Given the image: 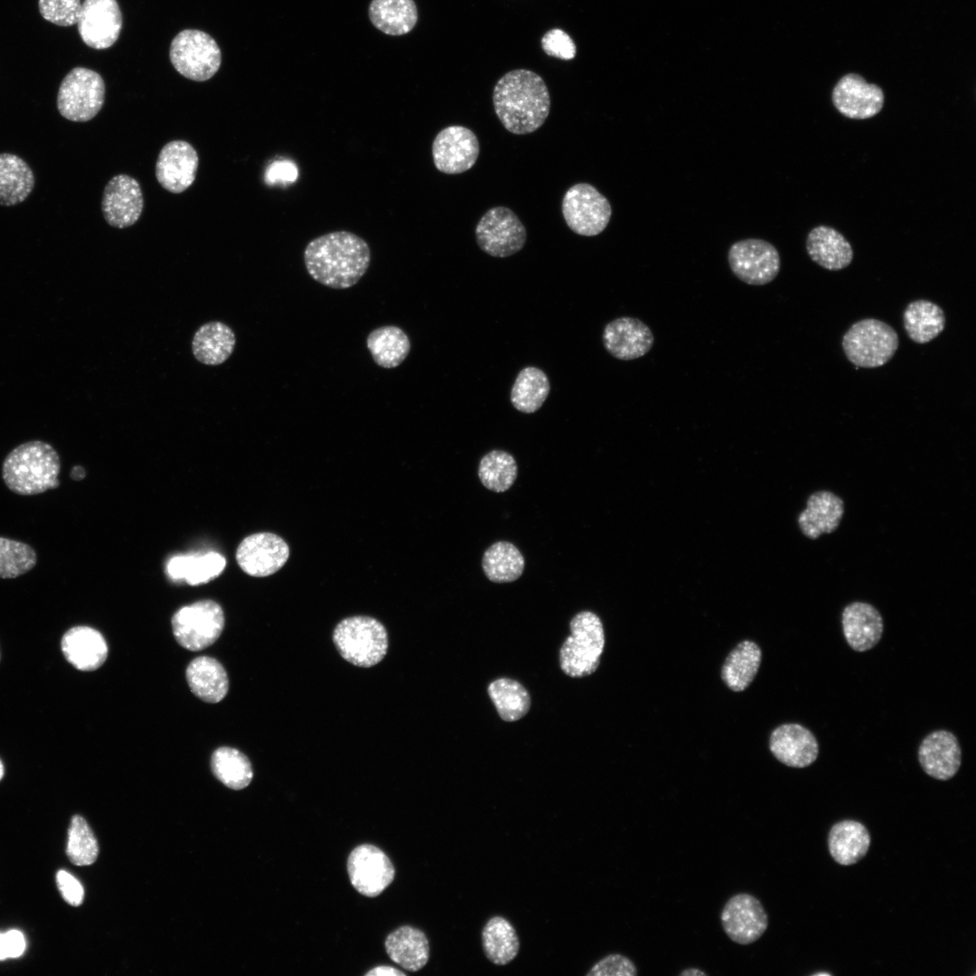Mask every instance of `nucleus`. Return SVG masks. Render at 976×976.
I'll use <instances>...</instances> for the list:
<instances>
[{
  "label": "nucleus",
  "instance_id": "4",
  "mask_svg": "<svg viewBox=\"0 0 976 976\" xmlns=\"http://www.w3.org/2000/svg\"><path fill=\"white\" fill-rule=\"evenodd\" d=\"M333 641L344 660L362 668L380 662L389 647L384 625L367 615H355L340 621L333 630Z\"/></svg>",
  "mask_w": 976,
  "mask_h": 976
},
{
  "label": "nucleus",
  "instance_id": "28",
  "mask_svg": "<svg viewBox=\"0 0 976 976\" xmlns=\"http://www.w3.org/2000/svg\"><path fill=\"white\" fill-rule=\"evenodd\" d=\"M185 675L192 692L204 702H220L228 693L227 672L215 658L209 656L194 658L188 664Z\"/></svg>",
  "mask_w": 976,
  "mask_h": 976
},
{
  "label": "nucleus",
  "instance_id": "30",
  "mask_svg": "<svg viewBox=\"0 0 976 976\" xmlns=\"http://www.w3.org/2000/svg\"><path fill=\"white\" fill-rule=\"evenodd\" d=\"M225 566L226 559L219 552L181 554L167 560L166 573L175 582L184 581L191 586H197L220 576Z\"/></svg>",
  "mask_w": 976,
  "mask_h": 976
},
{
  "label": "nucleus",
  "instance_id": "27",
  "mask_svg": "<svg viewBox=\"0 0 976 976\" xmlns=\"http://www.w3.org/2000/svg\"><path fill=\"white\" fill-rule=\"evenodd\" d=\"M806 250L813 262L831 271L847 267L853 259L850 243L837 230L825 225L808 233Z\"/></svg>",
  "mask_w": 976,
  "mask_h": 976
},
{
  "label": "nucleus",
  "instance_id": "43",
  "mask_svg": "<svg viewBox=\"0 0 976 976\" xmlns=\"http://www.w3.org/2000/svg\"><path fill=\"white\" fill-rule=\"evenodd\" d=\"M518 466L514 457L503 450H492L480 460L478 476L484 487L495 493L509 490L516 480Z\"/></svg>",
  "mask_w": 976,
  "mask_h": 976
},
{
  "label": "nucleus",
  "instance_id": "57",
  "mask_svg": "<svg viewBox=\"0 0 976 976\" xmlns=\"http://www.w3.org/2000/svg\"><path fill=\"white\" fill-rule=\"evenodd\" d=\"M0 657H1V654H0Z\"/></svg>",
  "mask_w": 976,
  "mask_h": 976
},
{
  "label": "nucleus",
  "instance_id": "22",
  "mask_svg": "<svg viewBox=\"0 0 976 976\" xmlns=\"http://www.w3.org/2000/svg\"><path fill=\"white\" fill-rule=\"evenodd\" d=\"M769 749L779 762L795 768L809 766L819 755L815 736L796 723L783 724L774 728L770 735Z\"/></svg>",
  "mask_w": 976,
  "mask_h": 976
},
{
  "label": "nucleus",
  "instance_id": "56",
  "mask_svg": "<svg viewBox=\"0 0 976 976\" xmlns=\"http://www.w3.org/2000/svg\"><path fill=\"white\" fill-rule=\"evenodd\" d=\"M3 775H4V765H3V764H2V762L0 760V780L2 779Z\"/></svg>",
  "mask_w": 976,
  "mask_h": 976
},
{
  "label": "nucleus",
  "instance_id": "15",
  "mask_svg": "<svg viewBox=\"0 0 976 976\" xmlns=\"http://www.w3.org/2000/svg\"><path fill=\"white\" fill-rule=\"evenodd\" d=\"M720 920L728 938L742 945L755 943L768 926V916L763 905L748 893L732 896L721 910Z\"/></svg>",
  "mask_w": 976,
  "mask_h": 976
},
{
  "label": "nucleus",
  "instance_id": "48",
  "mask_svg": "<svg viewBox=\"0 0 976 976\" xmlns=\"http://www.w3.org/2000/svg\"><path fill=\"white\" fill-rule=\"evenodd\" d=\"M544 52L549 55L562 60H571L575 57L577 48L571 37L561 29H552L547 32L541 40Z\"/></svg>",
  "mask_w": 976,
  "mask_h": 976
},
{
  "label": "nucleus",
  "instance_id": "32",
  "mask_svg": "<svg viewBox=\"0 0 976 976\" xmlns=\"http://www.w3.org/2000/svg\"><path fill=\"white\" fill-rule=\"evenodd\" d=\"M235 344L233 331L227 324L213 321L196 331L192 349L198 361L206 365H219L230 356Z\"/></svg>",
  "mask_w": 976,
  "mask_h": 976
},
{
  "label": "nucleus",
  "instance_id": "25",
  "mask_svg": "<svg viewBox=\"0 0 976 976\" xmlns=\"http://www.w3.org/2000/svg\"><path fill=\"white\" fill-rule=\"evenodd\" d=\"M841 624L845 639L857 652L873 648L883 633V618L877 608L865 602H853L842 612Z\"/></svg>",
  "mask_w": 976,
  "mask_h": 976
},
{
  "label": "nucleus",
  "instance_id": "54",
  "mask_svg": "<svg viewBox=\"0 0 976 976\" xmlns=\"http://www.w3.org/2000/svg\"><path fill=\"white\" fill-rule=\"evenodd\" d=\"M70 476L74 480H80L85 476V471L81 466L73 467Z\"/></svg>",
  "mask_w": 976,
  "mask_h": 976
},
{
  "label": "nucleus",
  "instance_id": "46",
  "mask_svg": "<svg viewBox=\"0 0 976 976\" xmlns=\"http://www.w3.org/2000/svg\"><path fill=\"white\" fill-rule=\"evenodd\" d=\"M80 0H39L42 16L57 25L70 26L78 23L81 11Z\"/></svg>",
  "mask_w": 976,
  "mask_h": 976
},
{
  "label": "nucleus",
  "instance_id": "9",
  "mask_svg": "<svg viewBox=\"0 0 976 976\" xmlns=\"http://www.w3.org/2000/svg\"><path fill=\"white\" fill-rule=\"evenodd\" d=\"M169 54L174 69L195 81L210 80L221 63V52L215 40L199 30L180 32L172 41Z\"/></svg>",
  "mask_w": 976,
  "mask_h": 976
},
{
  "label": "nucleus",
  "instance_id": "40",
  "mask_svg": "<svg viewBox=\"0 0 976 976\" xmlns=\"http://www.w3.org/2000/svg\"><path fill=\"white\" fill-rule=\"evenodd\" d=\"M482 567L490 581L509 583L517 580L522 575L525 560L515 545L502 540L492 544L485 550Z\"/></svg>",
  "mask_w": 976,
  "mask_h": 976
},
{
  "label": "nucleus",
  "instance_id": "2",
  "mask_svg": "<svg viewBox=\"0 0 976 976\" xmlns=\"http://www.w3.org/2000/svg\"><path fill=\"white\" fill-rule=\"evenodd\" d=\"M493 104L506 130L514 135H527L538 130L546 121L550 98L542 78L521 69L509 71L497 81Z\"/></svg>",
  "mask_w": 976,
  "mask_h": 976
},
{
  "label": "nucleus",
  "instance_id": "19",
  "mask_svg": "<svg viewBox=\"0 0 976 976\" xmlns=\"http://www.w3.org/2000/svg\"><path fill=\"white\" fill-rule=\"evenodd\" d=\"M79 33L88 46L102 50L112 46L122 27L116 0H85L78 20Z\"/></svg>",
  "mask_w": 976,
  "mask_h": 976
},
{
  "label": "nucleus",
  "instance_id": "33",
  "mask_svg": "<svg viewBox=\"0 0 976 976\" xmlns=\"http://www.w3.org/2000/svg\"><path fill=\"white\" fill-rule=\"evenodd\" d=\"M762 659L760 647L754 642H740L727 656L721 678L733 691L745 690L754 680Z\"/></svg>",
  "mask_w": 976,
  "mask_h": 976
},
{
  "label": "nucleus",
  "instance_id": "14",
  "mask_svg": "<svg viewBox=\"0 0 976 976\" xmlns=\"http://www.w3.org/2000/svg\"><path fill=\"white\" fill-rule=\"evenodd\" d=\"M347 870L352 887L370 897L381 894L395 877V868L389 857L371 844H362L352 850Z\"/></svg>",
  "mask_w": 976,
  "mask_h": 976
},
{
  "label": "nucleus",
  "instance_id": "36",
  "mask_svg": "<svg viewBox=\"0 0 976 976\" xmlns=\"http://www.w3.org/2000/svg\"><path fill=\"white\" fill-rule=\"evenodd\" d=\"M366 344L375 363L385 369L400 365L411 348L408 334L395 325L372 330L367 336Z\"/></svg>",
  "mask_w": 976,
  "mask_h": 976
},
{
  "label": "nucleus",
  "instance_id": "45",
  "mask_svg": "<svg viewBox=\"0 0 976 976\" xmlns=\"http://www.w3.org/2000/svg\"><path fill=\"white\" fill-rule=\"evenodd\" d=\"M37 563L34 549L27 543L0 537V578H15Z\"/></svg>",
  "mask_w": 976,
  "mask_h": 976
},
{
  "label": "nucleus",
  "instance_id": "24",
  "mask_svg": "<svg viewBox=\"0 0 976 976\" xmlns=\"http://www.w3.org/2000/svg\"><path fill=\"white\" fill-rule=\"evenodd\" d=\"M61 647L65 659L83 671H92L101 667L108 652L103 635L89 626L69 629L61 638Z\"/></svg>",
  "mask_w": 976,
  "mask_h": 976
},
{
  "label": "nucleus",
  "instance_id": "23",
  "mask_svg": "<svg viewBox=\"0 0 976 976\" xmlns=\"http://www.w3.org/2000/svg\"><path fill=\"white\" fill-rule=\"evenodd\" d=\"M918 760L929 776L942 781L951 779L957 774L962 762L957 737L947 730L930 733L919 746Z\"/></svg>",
  "mask_w": 976,
  "mask_h": 976
},
{
  "label": "nucleus",
  "instance_id": "3",
  "mask_svg": "<svg viewBox=\"0 0 976 976\" xmlns=\"http://www.w3.org/2000/svg\"><path fill=\"white\" fill-rule=\"evenodd\" d=\"M61 459L56 450L41 440L14 447L2 465L6 487L19 495H35L60 485Z\"/></svg>",
  "mask_w": 976,
  "mask_h": 976
},
{
  "label": "nucleus",
  "instance_id": "37",
  "mask_svg": "<svg viewBox=\"0 0 976 976\" xmlns=\"http://www.w3.org/2000/svg\"><path fill=\"white\" fill-rule=\"evenodd\" d=\"M903 322L908 337L916 343L924 344L943 331L945 315L935 303L918 299L907 305L903 314Z\"/></svg>",
  "mask_w": 976,
  "mask_h": 976
},
{
  "label": "nucleus",
  "instance_id": "16",
  "mask_svg": "<svg viewBox=\"0 0 976 976\" xmlns=\"http://www.w3.org/2000/svg\"><path fill=\"white\" fill-rule=\"evenodd\" d=\"M289 553V547L281 537L271 532H259L240 542L236 559L246 574L262 577L278 571L287 561Z\"/></svg>",
  "mask_w": 976,
  "mask_h": 976
},
{
  "label": "nucleus",
  "instance_id": "26",
  "mask_svg": "<svg viewBox=\"0 0 976 976\" xmlns=\"http://www.w3.org/2000/svg\"><path fill=\"white\" fill-rule=\"evenodd\" d=\"M843 514L844 502L840 497L830 491H818L809 496L805 510L798 516V525L804 536L815 540L821 534L833 532Z\"/></svg>",
  "mask_w": 976,
  "mask_h": 976
},
{
  "label": "nucleus",
  "instance_id": "10",
  "mask_svg": "<svg viewBox=\"0 0 976 976\" xmlns=\"http://www.w3.org/2000/svg\"><path fill=\"white\" fill-rule=\"evenodd\" d=\"M562 214L568 228L576 234L593 237L607 227L612 207L609 201L595 186L578 183L565 192Z\"/></svg>",
  "mask_w": 976,
  "mask_h": 976
},
{
  "label": "nucleus",
  "instance_id": "5",
  "mask_svg": "<svg viewBox=\"0 0 976 976\" xmlns=\"http://www.w3.org/2000/svg\"><path fill=\"white\" fill-rule=\"evenodd\" d=\"M570 635L559 650L560 668L569 677H587L598 668L605 647L600 618L593 612L577 613L570 621Z\"/></svg>",
  "mask_w": 976,
  "mask_h": 976
},
{
  "label": "nucleus",
  "instance_id": "55",
  "mask_svg": "<svg viewBox=\"0 0 976 976\" xmlns=\"http://www.w3.org/2000/svg\"><path fill=\"white\" fill-rule=\"evenodd\" d=\"M8 958L5 946V934H0V960Z\"/></svg>",
  "mask_w": 976,
  "mask_h": 976
},
{
  "label": "nucleus",
  "instance_id": "17",
  "mask_svg": "<svg viewBox=\"0 0 976 976\" xmlns=\"http://www.w3.org/2000/svg\"><path fill=\"white\" fill-rule=\"evenodd\" d=\"M831 100L844 117L864 120L877 115L884 106V92L857 73H848L833 88Z\"/></svg>",
  "mask_w": 976,
  "mask_h": 976
},
{
  "label": "nucleus",
  "instance_id": "29",
  "mask_svg": "<svg viewBox=\"0 0 976 976\" xmlns=\"http://www.w3.org/2000/svg\"><path fill=\"white\" fill-rule=\"evenodd\" d=\"M870 834L859 821L843 820L835 823L828 835V848L832 859L842 866L859 862L867 854Z\"/></svg>",
  "mask_w": 976,
  "mask_h": 976
},
{
  "label": "nucleus",
  "instance_id": "34",
  "mask_svg": "<svg viewBox=\"0 0 976 976\" xmlns=\"http://www.w3.org/2000/svg\"><path fill=\"white\" fill-rule=\"evenodd\" d=\"M372 24L389 35L409 33L418 22L417 5L413 0H372L369 6Z\"/></svg>",
  "mask_w": 976,
  "mask_h": 976
},
{
  "label": "nucleus",
  "instance_id": "38",
  "mask_svg": "<svg viewBox=\"0 0 976 976\" xmlns=\"http://www.w3.org/2000/svg\"><path fill=\"white\" fill-rule=\"evenodd\" d=\"M482 945L487 959L495 965L511 962L518 954L520 941L511 922L503 916L488 919L482 930Z\"/></svg>",
  "mask_w": 976,
  "mask_h": 976
},
{
  "label": "nucleus",
  "instance_id": "21",
  "mask_svg": "<svg viewBox=\"0 0 976 976\" xmlns=\"http://www.w3.org/2000/svg\"><path fill=\"white\" fill-rule=\"evenodd\" d=\"M602 341L609 354L621 361L644 356L654 343V335L638 318L623 316L609 322L603 330Z\"/></svg>",
  "mask_w": 976,
  "mask_h": 976
},
{
  "label": "nucleus",
  "instance_id": "8",
  "mask_svg": "<svg viewBox=\"0 0 976 976\" xmlns=\"http://www.w3.org/2000/svg\"><path fill=\"white\" fill-rule=\"evenodd\" d=\"M105 83L96 71L76 67L62 80L57 95L60 114L68 120L86 122L103 107Z\"/></svg>",
  "mask_w": 976,
  "mask_h": 976
},
{
  "label": "nucleus",
  "instance_id": "41",
  "mask_svg": "<svg viewBox=\"0 0 976 976\" xmlns=\"http://www.w3.org/2000/svg\"><path fill=\"white\" fill-rule=\"evenodd\" d=\"M211 767L215 777L233 790L247 787L253 778L250 761L242 752L233 747L217 748L211 755Z\"/></svg>",
  "mask_w": 976,
  "mask_h": 976
},
{
  "label": "nucleus",
  "instance_id": "18",
  "mask_svg": "<svg viewBox=\"0 0 976 976\" xmlns=\"http://www.w3.org/2000/svg\"><path fill=\"white\" fill-rule=\"evenodd\" d=\"M144 197L139 183L128 174L113 176L106 184L101 211L112 227L124 229L135 224L142 214Z\"/></svg>",
  "mask_w": 976,
  "mask_h": 976
},
{
  "label": "nucleus",
  "instance_id": "6",
  "mask_svg": "<svg viewBox=\"0 0 976 976\" xmlns=\"http://www.w3.org/2000/svg\"><path fill=\"white\" fill-rule=\"evenodd\" d=\"M899 344L895 329L876 318L854 323L842 337L847 359L859 368H877L888 362Z\"/></svg>",
  "mask_w": 976,
  "mask_h": 976
},
{
  "label": "nucleus",
  "instance_id": "35",
  "mask_svg": "<svg viewBox=\"0 0 976 976\" xmlns=\"http://www.w3.org/2000/svg\"><path fill=\"white\" fill-rule=\"evenodd\" d=\"M33 187V173L26 162L13 154H0V205L23 202Z\"/></svg>",
  "mask_w": 976,
  "mask_h": 976
},
{
  "label": "nucleus",
  "instance_id": "50",
  "mask_svg": "<svg viewBox=\"0 0 976 976\" xmlns=\"http://www.w3.org/2000/svg\"><path fill=\"white\" fill-rule=\"evenodd\" d=\"M58 888L63 899L73 906L81 905L84 898V889L78 879L65 870H59L56 874Z\"/></svg>",
  "mask_w": 976,
  "mask_h": 976
},
{
  "label": "nucleus",
  "instance_id": "12",
  "mask_svg": "<svg viewBox=\"0 0 976 976\" xmlns=\"http://www.w3.org/2000/svg\"><path fill=\"white\" fill-rule=\"evenodd\" d=\"M727 261L732 273L750 286L772 282L781 267L776 248L761 239H746L733 243L728 249Z\"/></svg>",
  "mask_w": 976,
  "mask_h": 976
},
{
  "label": "nucleus",
  "instance_id": "51",
  "mask_svg": "<svg viewBox=\"0 0 976 976\" xmlns=\"http://www.w3.org/2000/svg\"><path fill=\"white\" fill-rule=\"evenodd\" d=\"M5 946L8 958H17L23 954L25 949L23 934L18 930H10L5 934Z\"/></svg>",
  "mask_w": 976,
  "mask_h": 976
},
{
  "label": "nucleus",
  "instance_id": "53",
  "mask_svg": "<svg viewBox=\"0 0 976 976\" xmlns=\"http://www.w3.org/2000/svg\"><path fill=\"white\" fill-rule=\"evenodd\" d=\"M681 976H707V973L699 968H687L680 972Z\"/></svg>",
  "mask_w": 976,
  "mask_h": 976
},
{
  "label": "nucleus",
  "instance_id": "13",
  "mask_svg": "<svg viewBox=\"0 0 976 976\" xmlns=\"http://www.w3.org/2000/svg\"><path fill=\"white\" fill-rule=\"evenodd\" d=\"M480 153L476 135L464 126H449L440 130L432 143L436 168L447 174H458L471 169Z\"/></svg>",
  "mask_w": 976,
  "mask_h": 976
},
{
  "label": "nucleus",
  "instance_id": "44",
  "mask_svg": "<svg viewBox=\"0 0 976 976\" xmlns=\"http://www.w3.org/2000/svg\"><path fill=\"white\" fill-rule=\"evenodd\" d=\"M66 854L76 866L93 864L99 855V845L92 830L80 815L71 818L68 830Z\"/></svg>",
  "mask_w": 976,
  "mask_h": 976
},
{
  "label": "nucleus",
  "instance_id": "47",
  "mask_svg": "<svg viewBox=\"0 0 976 976\" xmlns=\"http://www.w3.org/2000/svg\"><path fill=\"white\" fill-rule=\"evenodd\" d=\"M637 968L634 962L621 953H610L595 963L587 976H635Z\"/></svg>",
  "mask_w": 976,
  "mask_h": 976
},
{
  "label": "nucleus",
  "instance_id": "20",
  "mask_svg": "<svg viewBox=\"0 0 976 976\" xmlns=\"http://www.w3.org/2000/svg\"><path fill=\"white\" fill-rule=\"evenodd\" d=\"M198 164V154L190 143L174 140L165 144L159 152L155 176L164 189L181 193L193 183Z\"/></svg>",
  "mask_w": 976,
  "mask_h": 976
},
{
  "label": "nucleus",
  "instance_id": "7",
  "mask_svg": "<svg viewBox=\"0 0 976 976\" xmlns=\"http://www.w3.org/2000/svg\"><path fill=\"white\" fill-rule=\"evenodd\" d=\"M171 623L176 642L184 649L197 652L217 641L223 631L225 618L221 606L206 599L179 608Z\"/></svg>",
  "mask_w": 976,
  "mask_h": 976
},
{
  "label": "nucleus",
  "instance_id": "11",
  "mask_svg": "<svg viewBox=\"0 0 976 976\" xmlns=\"http://www.w3.org/2000/svg\"><path fill=\"white\" fill-rule=\"evenodd\" d=\"M479 248L495 258H507L521 251L527 240V230L519 217L505 206L488 210L475 228Z\"/></svg>",
  "mask_w": 976,
  "mask_h": 976
},
{
  "label": "nucleus",
  "instance_id": "49",
  "mask_svg": "<svg viewBox=\"0 0 976 976\" xmlns=\"http://www.w3.org/2000/svg\"><path fill=\"white\" fill-rule=\"evenodd\" d=\"M298 177L296 164L288 159H279L270 164L265 173V182L268 185L290 184Z\"/></svg>",
  "mask_w": 976,
  "mask_h": 976
},
{
  "label": "nucleus",
  "instance_id": "42",
  "mask_svg": "<svg viewBox=\"0 0 976 976\" xmlns=\"http://www.w3.org/2000/svg\"><path fill=\"white\" fill-rule=\"evenodd\" d=\"M488 694L501 718L513 722L523 718L530 707L526 689L517 680L501 678L488 686Z\"/></svg>",
  "mask_w": 976,
  "mask_h": 976
},
{
  "label": "nucleus",
  "instance_id": "39",
  "mask_svg": "<svg viewBox=\"0 0 976 976\" xmlns=\"http://www.w3.org/2000/svg\"><path fill=\"white\" fill-rule=\"evenodd\" d=\"M549 390L547 374L540 368L528 366L519 371L511 389L510 399L517 410L531 414L541 408Z\"/></svg>",
  "mask_w": 976,
  "mask_h": 976
},
{
  "label": "nucleus",
  "instance_id": "52",
  "mask_svg": "<svg viewBox=\"0 0 976 976\" xmlns=\"http://www.w3.org/2000/svg\"><path fill=\"white\" fill-rule=\"evenodd\" d=\"M385 975H389V976L402 975V976H404L405 973L403 971H401L397 970L394 967L385 966V965L384 966L375 967V968L371 969V971H369L366 973V976H385Z\"/></svg>",
  "mask_w": 976,
  "mask_h": 976
},
{
  "label": "nucleus",
  "instance_id": "31",
  "mask_svg": "<svg viewBox=\"0 0 976 976\" xmlns=\"http://www.w3.org/2000/svg\"><path fill=\"white\" fill-rule=\"evenodd\" d=\"M389 957L409 971L422 969L429 959V943L419 929L405 925L390 933L385 940Z\"/></svg>",
  "mask_w": 976,
  "mask_h": 976
},
{
  "label": "nucleus",
  "instance_id": "1",
  "mask_svg": "<svg viewBox=\"0 0 976 976\" xmlns=\"http://www.w3.org/2000/svg\"><path fill=\"white\" fill-rule=\"evenodd\" d=\"M308 274L321 285L346 289L356 285L371 263L368 243L346 231L329 232L311 240L304 251Z\"/></svg>",
  "mask_w": 976,
  "mask_h": 976
}]
</instances>
